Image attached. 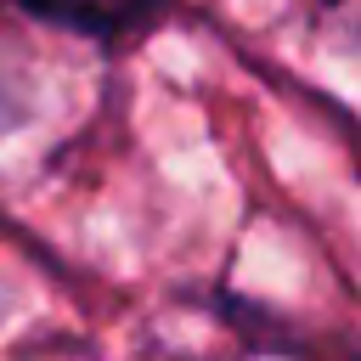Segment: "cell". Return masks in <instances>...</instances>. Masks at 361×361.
<instances>
[{
    "label": "cell",
    "instance_id": "6da1fadb",
    "mask_svg": "<svg viewBox=\"0 0 361 361\" xmlns=\"http://www.w3.org/2000/svg\"><path fill=\"white\" fill-rule=\"evenodd\" d=\"M23 6L62 28H79V34H124V28L147 23L164 0H23Z\"/></svg>",
    "mask_w": 361,
    "mask_h": 361
}]
</instances>
